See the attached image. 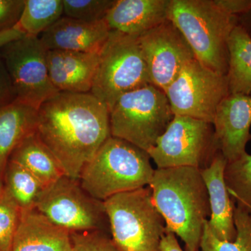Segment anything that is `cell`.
Instances as JSON below:
<instances>
[{
  "label": "cell",
  "instance_id": "obj_32",
  "mask_svg": "<svg viewBox=\"0 0 251 251\" xmlns=\"http://www.w3.org/2000/svg\"><path fill=\"white\" fill-rule=\"evenodd\" d=\"M160 251H184L180 246L176 235L172 232H166L162 238Z\"/></svg>",
  "mask_w": 251,
  "mask_h": 251
},
{
  "label": "cell",
  "instance_id": "obj_4",
  "mask_svg": "<svg viewBox=\"0 0 251 251\" xmlns=\"http://www.w3.org/2000/svg\"><path fill=\"white\" fill-rule=\"evenodd\" d=\"M148 151L110 136L84 167L79 181L92 197L106 201L119 193L149 186L155 170Z\"/></svg>",
  "mask_w": 251,
  "mask_h": 251
},
{
  "label": "cell",
  "instance_id": "obj_9",
  "mask_svg": "<svg viewBox=\"0 0 251 251\" xmlns=\"http://www.w3.org/2000/svg\"><path fill=\"white\" fill-rule=\"evenodd\" d=\"M36 209L70 233L88 231L110 233L104 202L86 192L79 179L67 175L45 188Z\"/></svg>",
  "mask_w": 251,
  "mask_h": 251
},
{
  "label": "cell",
  "instance_id": "obj_7",
  "mask_svg": "<svg viewBox=\"0 0 251 251\" xmlns=\"http://www.w3.org/2000/svg\"><path fill=\"white\" fill-rule=\"evenodd\" d=\"M138 37L110 31L99 52L91 94L109 111L121 96L151 84Z\"/></svg>",
  "mask_w": 251,
  "mask_h": 251
},
{
  "label": "cell",
  "instance_id": "obj_33",
  "mask_svg": "<svg viewBox=\"0 0 251 251\" xmlns=\"http://www.w3.org/2000/svg\"><path fill=\"white\" fill-rule=\"evenodd\" d=\"M25 35L22 31L16 27L0 32V49L11 42V41L16 40V39H20Z\"/></svg>",
  "mask_w": 251,
  "mask_h": 251
},
{
  "label": "cell",
  "instance_id": "obj_15",
  "mask_svg": "<svg viewBox=\"0 0 251 251\" xmlns=\"http://www.w3.org/2000/svg\"><path fill=\"white\" fill-rule=\"evenodd\" d=\"M110 29L104 21L84 22L63 16L39 39L48 50H69L99 53Z\"/></svg>",
  "mask_w": 251,
  "mask_h": 251
},
{
  "label": "cell",
  "instance_id": "obj_19",
  "mask_svg": "<svg viewBox=\"0 0 251 251\" xmlns=\"http://www.w3.org/2000/svg\"><path fill=\"white\" fill-rule=\"evenodd\" d=\"M37 109L14 100L0 106V184L11 153L36 129Z\"/></svg>",
  "mask_w": 251,
  "mask_h": 251
},
{
  "label": "cell",
  "instance_id": "obj_24",
  "mask_svg": "<svg viewBox=\"0 0 251 251\" xmlns=\"http://www.w3.org/2000/svg\"><path fill=\"white\" fill-rule=\"evenodd\" d=\"M234 221L237 235L233 242L221 241L204 224L200 245L201 251H251V211L234 203Z\"/></svg>",
  "mask_w": 251,
  "mask_h": 251
},
{
  "label": "cell",
  "instance_id": "obj_20",
  "mask_svg": "<svg viewBox=\"0 0 251 251\" xmlns=\"http://www.w3.org/2000/svg\"><path fill=\"white\" fill-rule=\"evenodd\" d=\"M9 160L27 170L45 188L66 175L57 158L41 141L35 130L16 147Z\"/></svg>",
  "mask_w": 251,
  "mask_h": 251
},
{
  "label": "cell",
  "instance_id": "obj_14",
  "mask_svg": "<svg viewBox=\"0 0 251 251\" xmlns=\"http://www.w3.org/2000/svg\"><path fill=\"white\" fill-rule=\"evenodd\" d=\"M99 53L76 51H47L49 76L58 92L91 93Z\"/></svg>",
  "mask_w": 251,
  "mask_h": 251
},
{
  "label": "cell",
  "instance_id": "obj_11",
  "mask_svg": "<svg viewBox=\"0 0 251 251\" xmlns=\"http://www.w3.org/2000/svg\"><path fill=\"white\" fill-rule=\"evenodd\" d=\"M164 92L175 115L212 125L218 107L229 94L227 75L208 69L196 58L185 64Z\"/></svg>",
  "mask_w": 251,
  "mask_h": 251
},
{
  "label": "cell",
  "instance_id": "obj_2",
  "mask_svg": "<svg viewBox=\"0 0 251 251\" xmlns=\"http://www.w3.org/2000/svg\"><path fill=\"white\" fill-rule=\"evenodd\" d=\"M166 232L179 237L184 251H199L204 224L210 218L209 194L201 170L157 168L149 185Z\"/></svg>",
  "mask_w": 251,
  "mask_h": 251
},
{
  "label": "cell",
  "instance_id": "obj_16",
  "mask_svg": "<svg viewBox=\"0 0 251 251\" xmlns=\"http://www.w3.org/2000/svg\"><path fill=\"white\" fill-rule=\"evenodd\" d=\"M227 161L221 153L211 164L201 170L209 194L211 216L207 225L212 233L221 241L233 242L237 235L234 221V202L225 181Z\"/></svg>",
  "mask_w": 251,
  "mask_h": 251
},
{
  "label": "cell",
  "instance_id": "obj_12",
  "mask_svg": "<svg viewBox=\"0 0 251 251\" xmlns=\"http://www.w3.org/2000/svg\"><path fill=\"white\" fill-rule=\"evenodd\" d=\"M151 85L164 91L185 64L196 58L184 35L169 20L138 37Z\"/></svg>",
  "mask_w": 251,
  "mask_h": 251
},
{
  "label": "cell",
  "instance_id": "obj_17",
  "mask_svg": "<svg viewBox=\"0 0 251 251\" xmlns=\"http://www.w3.org/2000/svg\"><path fill=\"white\" fill-rule=\"evenodd\" d=\"M170 0H117L105 22L110 31L140 36L168 21Z\"/></svg>",
  "mask_w": 251,
  "mask_h": 251
},
{
  "label": "cell",
  "instance_id": "obj_30",
  "mask_svg": "<svg viewBox=\"0 0 251 251\" xmlns=\"http://www.w3.org/2000/svg\"><path fill=\"white\" fill-rule=\"evenodd\" d=\"M16 100L14 88L9 74L0 57V106Z\"/></svg>",
  "mask_w": 251,
  "mask_h": 251
},
{
  "label": "cell",
  "instance_id": "obj_28",
  "mask_svg": "<svg viewBox=\"0 0 251 251\" xmlns=\"http://www.w3.org/2000/svg\"><path fill=\"white\" fill-rule=\"evenodd\" d=\"M71 251H121L111 237L103 231L72 232Z\"/></svg>",
  "mask_w": 251,
  "mask_h": 251
},
{
  "label": "cell",
  "instance_id": "obj_25",
  "mask_svg": "<svg viewBox=\"0 0 251 251\" xmlns=\"http://www.w3.org/2000/svg\"><path fill=\"white\" fill-rule=\"evenodd\" d=\"M224 176L234 202L251 211V155L246 152L237 159L227 162Z\"/></svg>",
  "mask_w": 251,
  "mask_h": 251
},
{
  "label": "cell",
  "instance_id": "obj_1",
  "mask_svg": "<svg viewBox=\"0 0 251 251\" xmlns=\"http://www.w3.org/2000/svg\"><path fill=\"white\" fill-rule=\"evenodd\" d=\"M35 132L67 176L81 172L111 136L108 107L91 93L59 92L37 110Z\"/></svg>",
  "mask_w": 251,
  "mask_h": 251
},
{
  "label": "cell",
  "instance_id": "obj_18",
  "mask_svg": "<svg viewBox=\"0 0 251 251\" xmlns=\"http://www.w3.org/2000/svg\"><path fill=\"white\" fill-rule=\"evenodd\" d=\"M70 232L37 209L22 211L12 251H71Z\"/></svg>",
  "mask_w": 251,
  "mask_h": 251
},
{
  "label": "cell",
  "instance_id": "obj_21",
  "mask_svg": "<svg viewBox=\"0 0 251 251\" xmlns=\"http://www.w3.org/2000/svg\"><path fill=\"white\" fill-rule=\"evenodd\" d=\"M227 77L229 94L251 95V35L247 28L237 25L228 40Z\"/></svg>",
  "mask_w": 251,
  "mask_h": 251
},
{
  "label": "cell",
  "instance_id": "obj_8",
  "mask_svg": "<svg viewBox=\"0 0 251 251\" xmlns=\"http://www.w3.org/2000/svg\"><path fill=\"white\" fill-rule=\"evenodd\" d=\"M148 152L157 168L192 167L199 170L210 166L221 153L212 124L180 115H175Z\"/></svg>",
  "mask_w": 251,
  "mask_h": 251
},
{
  "label": "cell",
  "instance_id": "obj_5",
  "mask_svg": "<svg viewBox=\"0 0 251 251\" xmlns=\"http://www.w3.org/2000/svg\"><path fill=\"white\" fill-rule=\"evenodd\" d=\"M111 237L121 251H160L166 223L149 186L104 201Z\"/></svg>",
  "mask_w": 251,
  "mask_h": 251
},
{
  "label": "cell",
  "instance_id": "obj_26",
  "mask_svg": "<svg viewBox=\"0 0 251 251\" xmlns=\"http://www.w3.org/2000/svg\"><path fill=\"white\" fill-rule=\"evenodd\" d=\"M22 210L0 184V251H12Z\"/></svg>",
  "mask_w": 251,
  "mask_h": 251
},
{
  "label": "cell",
  "instance_id": "obj_10",
  "mask_svg": "<svg viewBox=\"0 0 251 251\" xmlns=\"http://www.w3.org/2000/svg\"><path fill=\"white\" fill-rule=\"evenodd\" d=\"M48 50L37 36L25 35L0 49L16 100L37 109L58 93L49 76Z\"/></svg>",
  "mask_w": 251,
  "mask_h": 251
},
{
  "label": "cell",
  "instance_id": "obj_31",
  "mask_svg": "<svg viewBox=\"0 0 251 251\" xmlns=\"http://www.w3.org/2000/svg\"><path fill=\"white\" fill-rule=\"evenodd\" d=\"M225 12L238 17L239 15L247 14L251 11V0H214Z\"/></svg>",
  "mask_w": 251,
  "mask_h": 251
},
{
  "label": "cell",
  "instance_id": "obj_22",
  "mask_svg": "<svg viewBox=\"0 0 251 251\" xmlns=\"http://www.w3.org/2000/svg\"><path fill=\"white\" fill-rule=\"evenodd\" d=\"M3 186L22 211L35 209L45 186L27 170L9 160L3 175Z\"/></svg>",
  "mask_w": 251,
  "mask_h": 251
},
{
  "label": "cell",
  "instance_id": "obj_6",
  "mask_svg": "<svg viewBox=\"0 0 251 251\" xmlns=\"http://www.w3.org/2000/svg\"><path fill=\"white\" fill-rule=\"evenodd\" d=\"M174 116L164 91L150 84L117 100L110 110V133L148 151Z\"/></svg>",
  "mask_w": 251,
  "mask_h": 251
},
{
  "label": "cell",
  "instance_id": "obj_23",
  "mask_svg": "<svg viewBox=\"0 0 251 251\" xmlns=\"http://www.w3.org/2000/svg\"><path fill=\"white\" fill-rule=\"evenodd\" d=\"M64 16L63 0H24L16 27L25 35L39 37Z\"/></svg>",
  "mask_w": 251,
  "mask_h": 251
},
{
  "label": "cell",
  "instance_id": "obj_29",
  "mask_svg": "<svg viewBox=\"0 0 251 251\" xmlns=\"http://www.w3.org/2000/svg\"><path fill=\"white\" fill-rule=\"evenodd\" d=\"M23 6L24 0H0V32L16 27Z\"/></svg>",
  "mask_w": 251,
  "mask_h": 251
},
{
  "label": "cell",
  "instance_id": "obj_27",
  "mask_svg": "<svg viewBox=\"0 0 251 251\" xmlns=\"http://www.w3.org/2000/svg\"><path fill=\"white\" fill-rule=\"evenodd\" d=\"M115 1L112 0H63L64 16L84 22L104 21Z\"/></svg>",
  "mask_w": 251,
  "mask_h": 251
},
{
  "label": "cell",
  "instance_id": "obj_13",
  "mask_svg": "<svg viewBox=\"0 0 251 251\" xmlns=\"http://www.w3.org/2000/svg\"><path fill=\"white\" fill-rule=\"evenodd\" d=\"M213 126L220 152L227 162L247 152L251 140V96L229 94L218 107Z\"/></svg>",
  "mask_w": 251,
  "mask_h": 251
},
{
  "label": "cell",
  "instance_id": "obj_3",
  "mask_svg": "<svg viewBox=\"0 0 251 251\" xmlns=\"http://www.w3.org/2000/svg\"><path fill=\"white\" fill-rule=\"evenodd\" d=\"M168 18L201 64L227 75L229 37L238 25V17L225 12L214 0H170Z\"/></svg>",
  "mask_w": 251,
  "mask_h": 251
}]
</instances>
